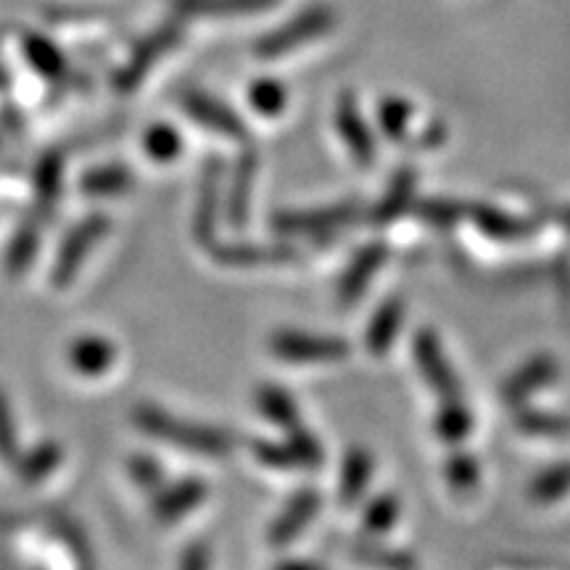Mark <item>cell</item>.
Here are the masks:
<instances>
[{"label":"cell","mask_w":570,"mask_h":570,"mask_svg":"<svg viewBox=\"0 0 570 570\" xmlns=\"http://www.w3.org/2000/svg\"><path fill=\"white\" fill-rule=\"evenodd\" d=\"M256 169H259V159L256 154L246 151L235 164L230 185H227V204H225V217L233 227H244L252 212V198H254V183H256Z\"/></svg>","instance_id":"cell-16"},{"label":"cell","mask_w":570,"mask_h":570,"mask_svg":"<svg viewBox=\"0 0 570 570\" xmlns=\"http://www.w3.org/2000/svg\"><path fill=\"white\" fill-rule=\"evenodd\" d=\"M212 256L219 265L230 267H254V265H275V262H288V246H256V244H223L212 246Z\"/></svg>","instance_id":"cell-21"},{"label":"cell","mask_w":570,"mask_h":570,"mask_svg":"<svg viewBox=\"0 0 570 570\" xmlns=\"http://www.w3.org/2000/svg\"><path fill=\"white\" fill-rule=\"evenodd\" d=\"M389 248L386 244H367L360 254L348 262L344 277L338 283V298L341 304H352L367 291V285L373 283L377 269L386 265Z\"/></svg>","instance_id":"cell-15"},{"label":"cell","mask_w":570,"mask_h":570,"mask_svg":"<svg viewBox=\"0 0 570 570\" xmlns=\"http://www.w3.org/2000/svg\"><path fill=\"white\" fill-rule=\"evenodd\" d=\"M180 27L177 24H164L159 30L148 35L146 40H140L132 48V53L127 56L122 69L114 75V88L119 92H132L138 90V85L146 80L148 71L154 69V63L161 59L164 53H169L180 42Z\"/></svg>","instance_id":"cell-4"},{"label":"cell","mask_w":570,"mask_h":570,"mask_svg":"<svg viewBox=\"0 0 570 570\" xmlns=\"http://www.w3.org/2000/svg\"><path fill=\"white\" fill-rule=\"evenodd\" d=\"M0 458L9 462L19 458L17 425H13V415H11L9 402H6L3 389H0Z\"/></svg>","instance_id":"cell-41"},{"label":"cell","mask_w":570,"mask_h":570,"mask_svg":"<svg viewBox=\"0 0 570 570\" xmlns=\"http://www.w3.org/2000/svg\"><path fill=\"white\" fill-rule=\"evenodd\" d=\"M412 352H415L417 370L423 373L428 386L436 391L441 399L462 396L458 375H454L452 365H449V360H446L444 348H441V341H439L436 333H433V331H417L415 346H412Z\"/></svg>","instance_id":"cell-5"},{"label":"cell","mask_w":570,"mask_h":570,"mask_svg":"<svg viewBox=\"0 0 570 570\" xmlns=\"http://www.w3.org/2000/svg\"><path fill=\"white\" fill-rule=\"evenodd\" d=\"M51 531L63 541V544L69 547V552L75 554V560L80 562V566H92V552H90L88 537H85V529H80V523H77V520H71L67 515H53Z\"/></svg>","instance_id":"cell-36"},{"label":"cell","mask_w":570,"mask_h":570,"mask_svg":"<svg viewBox=\"0 0 570 570\" xmlns=\"http://www.w3.org/2000/svg\"><path fill=\"white\" fill-rule=\"evenodd\" d=\"M256 407H259V412L269 420V423L281 425L285 431L302 425L294 396L281 386H273V383H265V386L256 389Z\"/></svg>","instance_id":"cell-24"},{"label":"cell","mask_w":570,"mask_h":570,"mask_svg":"<svg viewBox=\"0 0 570 570\" xmlns=\"http://www.w3.org/2000/svg\"><path fill=\"white\" fill-rule=\"evenodd\" d=\"M354 214H356L354 204L325 206V209H312V212H283L273 219V227L283 235H320L352 223Z\"/></svg>","instance_id":"cell-9"},{"label":"cell","mask_w":570,"mask_h":570,"mask_svg":"<svg viewBox=\"0 0 570 570\" xmlns=\"http://www.w3.org/2000/svg\"><path fill=\"white\" fill-rule=\"evenodd\" d=\"M127 468H130L132 481L138 483L142 491H159L164 487L161 465L159 460L151 458V454H132Z\"/></svg>","instance_id":"cell-39"},{"label":"cell","mask_w":570,"mask_h":570,"mask_svg":"<svg viewBox=\"0 0 570 570\" xmlns=\"http://www.w3.org/2000/svg\"><path fill=\"white\" fill-rule=\"evenodd\" d=\"M468 214L483 233L491 235V238H497V240H518L529 233V225L520 223L518 217H510V214H502L497 209H483V206H475V209Z\"/></svg>","instance_id":"cell-30"},{"label":"cell","mask_w":570,"mask_h":570,"mask_svg":"<svg viewBox=\"0 0 570 570\" xmlns=\"http://www.w3.org/2000/svg\"><path fill=\"white\" fill-rule=\"evenodd\" d=\"M515 425L523 433H531V436H566L570 431V423L566 417L550 415V412L539 410H523L518 415Z\"/></svg>","instance_id":"cell-37"},{"label":"cell","mask_w":570,"mask_h":570,"mask_svg":"<svg viewBox=\"0 0 570 570\" xmlns=\"http://www.w3.org/2000/svg\"><path fill=\"white\" fill-rule=\"evenodd\" d=\"M42 225L46 223H42L38 214L30 212L17 225V230H13L9 254H6V273H9L11 277H21L27 269H30L35 256H38V248H40Z\"/></svg>","instance_id":"cell-18"},{"label":"cell","mask_w":570,"mask_h":570,"mask_svg":"<svg viewBox=\"0 0 570 570\" xmlns=\"http://www.w3.org/2000/svg\"><path fill=\"white\" fill-rule=\"evenodd\" d=\"M399 518V502L394 494H381L375 497L373 502L365 508V515H362V523L370 533H386L391 525L396 523Z\"/></svg>","instance_id":"cell-38"},{"label":"cell","mask_w":570,"mask_h":570,"mask_svg":"<svg viewBox=\"0 0 570 570\" xmlns=\"http://www.w3.org/2000/svg\"><path fill=\"white\" fill-rule=\"evenodd\" d=\"M209 562H212L209 550H206L204 544H194V547H188V550H185L180 566L190 568V570H202V568L209 566Z\"/></svg>","instance_id":"cell-43"},{"label":"cell","mask_w":570,"mask_h":570,"mask_svg":"<svg viewBox=\"0 0 570 570\" xmlns=\"http://www.w3.org/2000/svg\"><path fill=\"white\" fill-rule=\"evenodd\" d=\"M285 444H288L291 452H294L298 470H315L323 465L325 460L323 444H320V439L312 436L309 431H304L302 425L291 428V431L285 433Z\"/></svg>","instance_id":"cell-33"},{"label":"cell","mask_w":570,"mask_h":570,"mask_svg":"<svg viewBox=\"0 0 570 570\" xmlns=\"http://www.w3.org/2000/svg\"><path fill=\"white\" fill-rule=\"evenodd\" d=\"M336 127H338L341 138H344V142H346L348 154H352L360 164H373V159H375L373 130H370L365 117H362L354 96H348V92L338 101Z\"/></svg>","instance_id":"cell-12"},{"label":"cell","mask_w":570,"mask_h":570,"mask_svg":"<svg viewBox=\"0 0 570 570\" xmlns=\"http://www.w3.org/2000/svg\"><path fill=\"white\" fill-rule=\"evenodd\" d=\"M412 117H415V109H412L407 98L389 96L377 106V122H381V130L391 142H402L407 138Z\"/></svg>","instance_id":"cell-28"},{"label":"cell","mask_w":570,"mask_h":570,"mask_svg":"<svg viewBox=\"0 0 570 570\" xmlns=\"http://www.w3.org/2000/svg\"><path fill=\"white\" fill-rule=\"evenodd\" d=\"M206 499V483L202 479H183L173 483V487H161L156 491L154 502V515L161 520V523H175L194 512L198 504Z\"/></svg>","instance_id":"cell-17"},{"label":"cell","mask_w":570,"mask_h":570,"mask_svg":"<svg viewBox=\"0 0 570 570\" xmlns=\"http://www.w3.org/2000/svg\"><path fill=\"white\" fill-rule=\"evenodd\" d=\"M275 0H177L185 13H248L269 9Z\"/></svg>","instance_id":"cell-35"},{"label":"cell","mask_w":570,"mask_h":570,"mask_svg":"<svg viewBox=\"0 0 570 570\" xmlns=\"http://www.w3.org/2000/svg\"><path fill=\"white\" fill-rule=\"evenodd\" d=\"M404 323V302L389 298L375 309L367 325V348L373 354H386L399 336V327Z\"/></svg>","instance_id":"cell-22"},{"label":"cell","mask_w":570,"mask_h":570,"mask_svg":"<svg viewBox=\"0 0 570 570\" xmlns=\"http://www.w3.org/2000/svg\"><path fill=\"white\" fill-rule=\"evenodd\" d=\"M415 185H417V177L410 167L399 169L396 177L389 185V194L383 196L381 204L375 206L373 217L377 223H391V219L399 217V214L407 209L412 196H415Z\"/></svg>","instance_id":"cell-26"},{"label":"cell","mask_w":570,"mask_h":570,"mask_svg":"<svg viewBox=\"0 0 570 570\" xmlns=\"http://www.w3.org/2000/svg\"><path fill=\"white\" fill-rule=\"evenodd\" d=\"M183 111L188 114L190 119H196L198 125L206 127V130L225 135V138L244 140L246 138V122L235 114L230 106H225L219 98L209 96V92L194 90L183 96Z\"/></svg>","instance_id":"cell-8"},{"label":"cell","mask_w":570,"mask_h":570,"mask_svg":"<svg viewBox=\"0 0 570 570\" xmlns=\"http://www.w3.org/2000/svg\"><path fill=\"white\" fill-rule=\"evenodd\" d=\"M142 151L156 164H169L183 154V135L173 125L156 122L142 135Z\"/></svg>","instance_id":"cell-29"},{"label":"cell","mask_w":570,"mask_h":570,"mask_svg":"<svg viewBox=\"0 0 570 570\" xmlns=\"http://www.w3.org/2000/svg\"><path fill=\"white\" fill-rule=\"evenodd\" d=\"M61 180H63V154L61 151L42 154L38 164H35V175H32V190H35L32 214H38L42 223H48V219L53 217V209L61 196Z\"/></svg>","instance_id":"cell-13"},{"label":"cell","mask_w":570,"mask_h":570,"mask_svg":"<svg viewBox=\"0 0 570 570\" xmlns=\"http://www.w3.org/2000/svg\"><path fill=\"white\" fill-rule=\"evenodd\" d=\"M135 425L148 436L167 441V444L180 446L185 452L204 454V458H223L233 449L230 433L223 428H212L202 423H188V420L169 415L167 410L154 407V404H140L132 412Z\"/></svg>","instance_id":"cell-1"},{"label":"cell","mask_w":570,"mask_h":570,"mask_svg":"<svg viewBox=\"0 0 570 570\" xmlns=\"http://www.w3.org/2000/svg\"><path fill=\"white\" fill-rule=\"evenodd\" d=\"M570 491V462H558V465L541 470L537 479L531 481V497L537 502H558Z\"/></svg>","instance_id":"cell-32"},{"label":"cell","mask_w":570,"mask_h":570,"mask_svg":"<svg viewBox=\"0 0 570 570\" xmlns=\"http://www.w3.org/2000/svg\"><path fill=\"white\" fill-rule=\"evenodd\" d=\"M135 185V175L127 164H101L80 177V190L90 198H114L127 194Z\"/></svg>","instance_id":"cell-20"},{"label":"cell","mask_w":570,"mask_h":570,"mask_svg":"<svg viewBox=\"0 0 570 570\" xmlns=\"http://www.w3.org/2000/svg\"><path fill=\"white\" fill-rule=\"evenodd\" d=\"M320 510V497L317 491L304 489L288 499L281 515L275 518L273 529H269V541L277 547L291 544V541L298 539L304 533L306 525L312 523V518L317 515Z\"/></svg>","instance_id":"cell-14"},{"label":"cell","mask_w":570,"mask_h":570,"mask_svg":"<svg viewBox=\"0 0 570 570\" xmlns=\"http://www.w3.org/2000/svg\"><path fill=\"white\" fill-rule=\"evenodd\" d=\"M3 122H6V130H9L11 135L24 132V117H21L13 106H3Z\"/></svg>","instance_id":"cell-44"},{"label":"cell","mask_w":570,"mask_h":570,"mask_svg":"<svg viewBox=\"0 0 570 570\" xmlns=\"http://www.w3.org/2000/svg\"><path fill=\"white\" fill-rule=\"evenodd\" d=\"M117 348L104 336H82L69 346V365L85 377H98L109 373Z\"/></svg>","instance_id":"cell-19"},{"label":"cell","mask_w":570,"mask_h":570,"mask_svg":"<svg viewBox=\"0 0 570 570\" xmlns=\"http://www.w3.org/2000/svg\"><path fill=\"white\" fill-rule=\"evenodd\" d=\"M111 230V219L106 214H90L77 223L71 230L67 233V238L61 240L59 254H56L53 269H51V281L56 288H67L75 281L80 267L85 265L92 248H96L101 240L109 235Z\"/></svg>","instance_id":"cell-2"},{"label":"cell","mask_w":570,"mask_h":570,"mask_svg":"<svg viewBox=\"0 0 570 570\" xmlns=\"http://www.w3.org/2000/svg\"><path fill=\"white\" fill-rule=\"evenodd\" d=\"M21 51H24V59L35 75L51 82L53 88H67L71 80V69L67 56L56 48L53 40H48L40 32H24L21 35Z\"/></svg>","instance_id":"cell-10"},{"label":"cell","mask_w":570,"mask_h":570,"mask_svg":"<svg viewBox=\"0 0 570 570\" xmlns=\"http://www.w3.org/2000/svg\"><path fill=\"white\" fill-rule=\"evenodd\" d=\"M558 377V362L550 354H539L533 360L523 362L502 386L504 404H523L525 399L537 394L539 389L550 386Z\"/></svg>","instance_id":"cell-11"},{"label":"cell","mask_w":570,"mask_h":570,"mask_svg":"<svg viewBox=\"0 0 570 570\" xmlns=\"http://www.w3.org/2000/svg\"><path fill=\"white\" fill-rule=\"evenodd\" d=\"M248 104L262 117H281L285 106H288V90H285L281 80L262 77V80L252 82V88H248Z\"/></svg>","instance_id":"cell-31"},{"label":"cell","mask_w":570,"mask_h":570,"mask_svg":"<svg viewBox=\"0 0 570 570\" xmlns=\"http://www.w3.org/2000/svg\"><path fill=\"white\" fill-rule=\"evenodd\" d=\"M331 24H333L331 13L325 9H312L291 21V24H285L283 30L269 32L267 38H262L259 46H256V53H259L262 59H275V56L291 53L294 48L304 46V42L315 40L323 32L331 30Z\"/></svg>","instance_id":"cell-6"},{"label":"cell","mask_w":570,"mask_h":570,"mask_svg":"<svg viewBox=\"0 0 570 570\" xmlns=\"http://www.w3.org/2000/svg\"><path fill=\"white\" fill-rule=\"evenodd\" d=\"M223 173L225 164L219 159H209L204 164L202 190H198L194 235L202 246H214V230H217L219 212H223Z\"/></svg>","instance_id":"cell-7"},{"label":"cell","mask_w":570,"mask_h":570,"mask_svg":"<svg viewBox=\"0 0 570 570\" xmlns=\"http://www.w3.org/2000/svg\"><path fill=\"white\" fill-rule=\"evenodd\" d=\"M420 214L428 219V223H436V225H452L454 219L468 214V209L462 204L454 202H444V198H431V202L423 204Z\"/></svg>","instance_id":"cell-42"},{"label":"cell","mask_w":570,"mask_h":570,"mask_svg":"<svg viewBox=\"0 0 570 570\" xmlns=\"http://www.w3.org/2000/svg\"><path fill=\"white\" fill-rule=\"evenodd\" d=\"M444 475H446L449 487H452L454 491H460V494H465V491H473L475 487H479L481 468H479V462H475L473 454L454 452L452 458L446 460Z\"/></svg>","instance_id":"cell-34"},{"label":"cell","mask_w":570,"mask_h":570,"mask_svg":"<svg viewBox=\"0 0 570 570\" xmlns=\"http://www.w3.org/2000/svg\"><path fill=\"white\" fill-rule=\"evenodd\" d=\"M269 348L291 365H327V362H338L348 354V344L344 338L315 336V333L302 331L275 333Z\"/></svg>","instance_id":"cell-3"},{"label":"cell","mask_w":570,"mask_h":570,"mask_svg":"<svg viewBox=\"0 0 570 570\" xmlns=\"http://www.w3.org/2000/svg\"><path fill=\"white\" fill-rule=\"evenodd\" d=\"M61 454H63L61 446L56 444V441H42V444L30 449L24 458L13 460V468H17V479L21 483H27V487H32V483L48 479V475H51L53 470L59 468Z\"/></svg>","instance_id":"cell-25"},{"label":"cell","mask_w":570,"mask_h":570,"mask_svg":"<svg viewBox=\"0 0 570 570\" xmlns=\"http://www.w3.org/2000/svg\"><path fill=\"white\" fill-rule=\"evenodd\" d=\"M470 431H473V415H470L465 402H462L460 396L444 399V404H441L436 415L439 439L446 441V444H460V441H465L470 436Z\"/></svg>","instance_id":"cell-27"},{"label":"cell","mask_w":570,"mask_h":570,"mask_svg":"<svg viewBox=\"0 0 570 570\" xmlns=\"http://www.w3.org/2000/svg\"><path fill=\"white\" fill-rule=\"evenodd\" d=\"M254 454L262 465L275 468V470H298L294 452L291 446L283 441H256L254 444Z\"/></svg>","instance_id":"cell-40"},{"label":"cell","mask_w":570,"mask_h":570,"mask_svg":"<svg viewBox=\"0 0 570 570\" xmlns=\"http://www.w3.org/2000/svg\"><path fill=\"white\" fill-rule=\"evenodd\" d=\"M373 479V458L367 449H352L344 458V468H341L338 481V497L344 504H356L370 487Z\"/></svg>","instance_id":"cell-23"}]
</instances>
